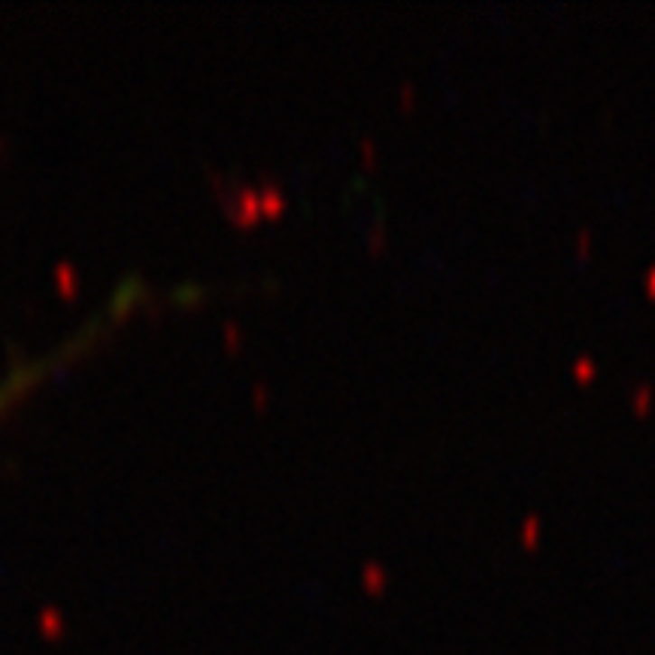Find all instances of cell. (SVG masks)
Masks as SVG:
<instances>
[{"instance_id": "cell-1", "label": "cell", "mask_w": 655, "mask_h": 655, "mask_svg": "<svg viewBox=\"0 0 655 655\" xmlns=\"http://www.w3.org/2000/svg\"><path fill=\"white\" fill-rule=\"evenodd\" d=\"M15 398V388L13 386H0V410H4L6 404H10Z\"/></svg>"}]
</instances>
